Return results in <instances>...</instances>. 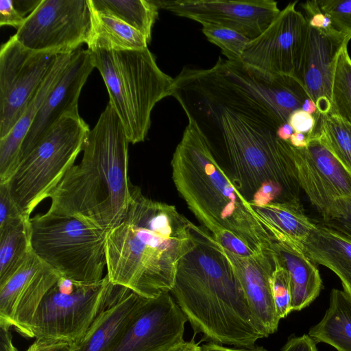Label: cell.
Returning <instances> with one entry per match:
<instances>
[{"label": "cell", "mask_w": 351, "mask_h": 351, "mask_svg": "<svg viewBox=\"0 0 351 351\" xmlns=\"http://www.w3.org/2000/svg\"><path fill=\"white\" fill-rule=\"evenodd\" d=\"M202 346L199 343H195L194 337L191 341H182L163 351H201Z\"/></svg>", "instance_id": "cell-43"}, {"label": "cell", "mask_w": 351, "mask_h": 351, "mask_svg": "<svg viewBox=\"0 0 351 351\" xmlns=\"http://www.w3.org/2000/svg\"><path fill=\"white\" fill-rule=\"evenodd\" d=\"M275 268L271 278V289L278 317L285 318L291 312V293L289 274L274 254Z\"/></svg>", "instance_id": "cell-33"}, {"label": "cell", "mask_w": 351, "mask_h": 351, "mask_svg": "<svg viewBox=\"0 0 351 351\" xmlns=\"http://www.w3.org/2000/svg\"><path fill=\"white\" fill-rule=\"evenodd\" d=\"M171 167L177 191L223 248L244 256L271 250V234L190 121Z\"/></svg>", "instance_id": "cell-3"}, {"label": "cell", "mask_w": 351, "mask_h": 351, "mask_svg": "<svg viewBox=\"0 0 351 351\" xmlns=\"http://www.w3.org/2000/svg\"><path fill=\"white\" fill-rule=\"evenodd\" d=\"M90 51L95 68L106 84L109 104L119 117L129 142L144 141L152 111L158 101L171 96L173 78L158 67L148 48Z\"/></svg>", "instance_id": "cell-6"}, {"label": "cell", "mask_w": 351, "mask_h": 351, "mask_svg": "<svg viewBox=\"0 0 351 351\" xmlns=\"http://www.w3.org/2000/svg\"><path fill=\"white\" fill-rule=\"evenodd\" d=\"M0 351H18L13 344L10 328L0 326Z\"/></svg>", "instance_id": "cell-42"}, {"label": "cell", "mask_w": 351, "mask_h": 351, "mask_svg": "<svg viewBox=\"0 0 351 351\" xmlns=\"http://www.w3.org/2000/svg\"><path fill=\"white\" fill-rule=\"evenodd\" d=\"M90 9L92 29L86 44L88 49L141 50L148 48L149 41L142 33L112 16L99 12L91 6Z\"/></svg>", "instance_id": "cell-25"}, {"label": "cell", "mask_w": 351, "mask_h": 351, "mask_svg": "<svg viewBox=\"0 0 351 351\" xmlns=\"http://www.w3.org/2000/svg\"><path fill=\"white\" fill-rule=\"evenodd\" d=\"M27 351H71V343L59 340L36 339Z\"/></svg>", "instance_id": "cell-39"}, {"label": "cell", "mask_w": 351, "mask_h": 351, "mask_svg": "<svg viewBox=\"0 0 351 351\" xmlns=\"http://www.w3.org/2000/svg\"><path fill=\"white\" fill-rule=\"evenodd\" d=\"M308 335L315 343H328L338 351H351V295L333 289L328 310Z\"/></svg>", "instance_id": "cell-24"}, {"label": "cell", "mask_w": 351, "mask_h": 351, "mask_svg": "<svg viewBox=\"0 0 351 351\" xmlns=\"http://www.w3.org/2000/svg\"><path fill=\"white\" fill-rule=\"evenodd\" d=\"M95 68L91 51L78 49L62 77L38 110L21 145L19 161L64 116L77 114L78 99L89 75ZM19 163V162H18Z\"/></svg>", "instance_id": "cell-16"}, {"label": "cell", "mask_w": 351, "mask_h": 351, "mask_svg": "<svg viewBox=\"0 0 351 351\" xmlns=\"http://www.w3.org/2000/svg\"><path fill=\"white\" fill-rule=\"evenodd\" d=\"M96 11L112 16L142 33L149 43L158 14L153 0H88Z\"/></svg>", "instance_id": "cell-28"}, {"label": "cell", "mask_w": 351, "mask_h": 351, "mask_svg": "<svg viewBox=\"0 0 351 351\" xmlns=\"http://www.w3.org/2000/svg\"><path fill=\"white\" fill-rule=\"evenodd\" d=\"M30 218H23L0 229V285L21 267L32 250Z\"/></svg>", "instance_id": "cell-27"}, {"label": "cell", "mask_w": 351, "mask_h": 351, "mask_svg": "<svg viewBox=\"0 0 351 351\" xmlns=\"http://www.w3.org/2000/svg\"><path fill=\"white\" fill-rule=\"evenodd\" d=\"M253 208L274 241H286L303 247L316 226L301 204L270 203Z\"/></svg>", "instance_id": "cell-23"}, {"label": "cell", "mask_w": 351, "mask_h": 351, "mask_svg": "<svg viewBox=\"0 0 351 351\" xmlns=\"http://www.w3.org/2000/svg\"><path fill=\"white\" fill-rule=\"evenodd\" d=\"M333 27L322 30L308 25V34L297 79L314 101L316 112L327 114L331 108V88L337 54L348 43Z\"/></svg>", "instance_id": "cell-18"}, {"label": "cell", "mask_w": 351, "mask_h": 351, "mask_svg": "<svg viewBox=\"0 0 351 351\" xmlns=\"http://www.w3.org/2000/svg\"><path fill=\"white\" fill-rule=\"evenodd\" d=\"M315 114V125L312 134L317 136L351 176V123L330 113Z\"/></svg>", "instance_id": "cell-29"}, {"label": "cell", "mask_w": 351, "mask_h": 351, "mask_svg": "<svg viewBox=\"0 0 351 351\" xmlns=\"http://www.w3.org/2000/svg\"><path fill=\"white\" fill-rule=\"evenodd\" d=\"M123 219L106 232L110 281L147 298L170 292L180 260L197 245L196 226L175 206L145 196L132 184Z\"/></svg>", "instance_id": "cell-2"}, {"label": "cell", "mask_w": 351, "mask_h": 351, "mask_svg": "<svg viewBox=\"0 0 351 351\" xmlns=\"http://www.w3.org/2000/svg\"><path fill=\"white\" fill-rule=\"evenodd\" d=\"M331 221H337L332 224L351 234V197L339 202L335 217Z\"/></svg>", "instance_id": "cell-38"}, {"label": "cell", "mask_w": 351, "mask_h": 351, "mask_svg": "<svg viewBox=\"0 0 351 351\" xmlns=\"http://www.w3.org/2000/svg\"><path fill=\"white\" fill-rule=\"evenodd\" d=\"M120 285L108 276L95 283L75 282L63 277L47 292L29 326L30 337L73 343L116 298Z\"/></svg>", "instance_id": "cell-9"}, {"label": "cell", "mask_w": 351, "mask_h": 351, "mask_svg": "<svg viewBox=\"0 0 351 351\" xmlns=\"http://www.w3.org/2000/svg\"><path fill=\"white\" fill-rule=\"evenodd\" d=\"M130 142L108 103L85 138L83 156L51 193L50 213L73 217L108 232L123 219L132 199Z\"/></svg>", "instance_id": "cell-5"}, {"label": "cell", "mask_w": 351, "mask_h": 351, "mask_svg": "<svg viewBox=\"0 0 351 351\" xmlns=\"http://www.w3.org/2000/svg\"><path fill=\"white\" fill-rule=\"evenodd\" d=\"M158 8L202 25L235 30L250 40L260 36L280 10L273 0H153Z\"/></svg>", "instance_id": "cell-14"}, {"label": "cell", "mask_w": 351, "mask_h": 351, "mask_svg": "<svg viewBox=\"0 0 351 351\" xmlns=\"http://www.w3.org/2000/svg\"><path fill=\"white\" fill-rule=\"evenodd\" d=\"M172 96L254 207L301 204L293 147L277 130L297 108L293 89L242 62L220 60L189 71Z\"/></svg>", "instance_id": "cell-1"}, {"label": "cell", "mask_w": 351, "mask_h": 351, "mask_svg": "<svg viewBox=\"0 0 351 351\" xmlns=\"http://www.w3.org/2000/svg\"><path fill=\"white\" fill-rule=\"evenodd\" d=\"M29 223L33 252L60 276L80 283L104 278L107 232L49 211Z\"/></svg>", "instance_id": "cell-7"}, {"label": "cell", "mask_w": 351, "mask_h": 351, "mask_svg": "<svg viewBox=\"0 0 351 351\" xmlns=\"http://www.w3.org/2000/svg\"><path fill=\"white\" fill-rule=\"evenodd\" d=\"M180 261L170 293L201 341L252 349L266 337L253 317L233 269L206 229Z\"/></svg>", "instance_id": "cell-4"}, {"label": "cell", "mask_w": 351, "mask_h": 351, "mask_svg": "<svg viewBox=\"0 0 351 351\" xmlns=\"http://www.w3.org/2000/svg\"><path fill=\"white\" fill-rule=\"evenodd\" d=\"M213 239L230 263L251 313L262 331L266 337L274 334L278 330L280 318L276 311L271 289L275 268L271 249L250 256H239L223 248Z\"/></svg>", "instance_id": "cell-17"}, {"label": "cell", "mask_w": 351, "mask_h": 351, "mask_svg": "<svg viewBox=\"0 0 351 351\" xmlns=\"http://www.w3.org/2000/svg\"><path fill=\"white\" fill-rule=\"evenodd\" d=\"M306 137V147H293L298 183L311 204L331 221L339 202L351 197V176L315 134Z\"/></svg>", "instance_id": "cell-13"}, {"label": "cell", "mask_w": 351, "mask_h": 351, "mask_svg": "<svg viewBox=\"0 0 351 351\" xmlns=\"http://www.w3.org/2000/svg\"><path fill=\"white\" fill-rule=\"evenodd\" d=\"M316 264L332 271L351 295V234L332 223L317 225L303 244Z\"/></svg>", "instance_id": "cell-20"}, {"label": "cell", "mask_w": 351, "mask_h": 351, "mask_svg": "<svg viewBox=\"0 0 351 351\" xmlns=\"http://www.w3.org/2000/svg\"><path fill=\"white\" fill-rule=\"evenodd\" d=\"M316 343L307 335L301 337H292L281 351H317Z\"/></svg>", "instance_id": "cell-40"}, {"label": "cell", "mask_w": 351, "mask_h": 351, "mask_svg": "<svg viewBox=\"0 0 351 351\" xmlns=\"http://www.w3.org/2000/svg\"><path fill=\"white\" fill-rule=\"evenodd\" d=\"M271 249L289 274L291 311H300L308 306L322 289V280L317 265L306 254L302 247L295 243L275 241Z\"/></svg>", "instance_id": "cell-21"}, {"label": "cell", "mask_w": 351, "mask_h": 351, "mask_svg": "<svg viewBox=\"0 0 351 351\" xmlns=\"http://www.w3.org/2000/svg\"><path fill=\"white\" fill-rule=\"evenodd\" d=\"M301 109L310 114H313L317 111L315 104L309 98L304 101Z\"/></svg>", "instance_id": "cell-46"}, {"label": "cell", "mask_w": 351, "mask_h": 351, "mask_svg": "<svg viewBox=\"0 0 351 351\" xmlns=\"http://www.w3.org/2000/svg\"><path fill=\"white\" fill-rule=\"evenodd\" d=\"M25 217L13 199L8 185L0 184V229Z\"/></svg>", "instance_id": "cell-35"}, {"label": "cell", "mask_w": 351, "mask_h": 351, "mask_svg": "<svg viewBox=\"0 0 351 351\" xmlns=\"http://www.w3.org/2000/svg\"><path fill=\"white\" fill-rule=\"evenodd\" d=\"M202 32L210 43L221 49L222 54L230 61H241L243 50L250 41L235 30L217 25H202Z\"/></svg>", "instance_id": "cell-32"}, {"label": "cell", "mask_w": 351, "mask_h": 351, "mask_svg": "<svg viewBox=\"0 0 351 351\" xmlns=\"http://www.w3.org/2000/svg\"><path fill=\"white\" fill-rule=\"evenodd\" d=\"M289 142L294 147H305L307 145V137L306 135H304L303 133L293 132L291 134Z\"/></svg>", "instance_id": "cell-44"}, {"label": "cell", "mask_w": 351, "mask_h": 351, "mask_svg": "<svg viewBox=\"0 0 351 351\" xmlns=\"http://www.w3.org/2000/svg\"><path fill=\"white\" fill-rule=\"evenodd\" d=\"M144 299L120 286L112 302L97 316L84 335L71 343V351H111Z\"/></svg>", "instance_id": "cell-19"}, {"label": "cell", "mask_w": 351, "mask_h": 351, "mask_svg": "<svg viewBox=\"0 0 351 351\" xmlns=\"http://www.w3.org/2000/svg\"><path fill=\"white\" fill-rule=\"evenodd\" d=\"M289 3L269 26L245 47L241 62L261 73L297 78L308 34L305 16Z\"/></svg>", "instance_id": "cell-12"}, {"label": "cell", "mask_w": 351, "mask_h": 351, "mask_svg": "<svg viewBox=\"0 0 351 351\" xmlns=\"http://www.w3.org/2000/svg\"><path fill=\"white\" fill-rule=\"evenodd\" d=\"M26 17L16 8L13 0L0 1V25L19 28Z\"/></svg>", "instance_id": "cell-36"}, {"label": "cell", "mask_w": 351, "mask_h": 351, "mask_svg": "<svg viewBox=\"0 0 351 351\" xmlns=\"http://www.w3.org/2000/svg\"><path fill=\"white\" fill-rule=\"evenodd\" d=\"M60 55L30 50L14 36L0 51V140L25 113Z\"/></svg>", "instance_id": "cell-11"}, {"label": "cell", "mask_w": 351, "mask_h": 351, "mask_svg": "<svg viewBox=\"0 0 351 351\" xmlns=\"http://www.w3.org/2000/svg\"><path fill=\"white\" fill-rule=\"evenodd\" d=\"M293 132L292 127L288 123H286L279 127L277 130V135L279 138L285 141H289Z\"/></svg>", "instance_id": "cell-45"}, {"label": "cell", "mask_w": 351, "mask_h": 351, "mask_svg": "<svg viewBox=\"0 0 351 351\" xmlns=\"http://www.w3.org/2000/svg\"><path fill=\"white\" fill-rule=\"evenodd\" d=\"M348 43L339 51L332 81L330 114L351 123V58Z\"/></svg>", "instance_id": "cell-31"}, {"label": "cell", "mask_w": 351, "mask_h": 351, "mask_svg": "<svg viewBox=\"0 0 351 351\" xmlns=\"http://www.w3.org/2000/svg\"><path fill=\"white\" fill-rule=\"evenodd\" d=\"M89 130L79 114L65 115L20 159L6 184L25 217L30 218L75 164Z\"/></svg>", "instance_id": "cell-8"}, {"label": "cell", "mask_w": 351, "mask_h": 351, "mask_svg": "<svg viewBox=\"0 0 351 351\" xmlns=\"http://www.w3.org/2000/svg\"><path fill=\"white\" fill-rule=\"evenodd\" d=\"M91 29L88 0H40L13 36L30 50L62 55L87 44Z\"/></svg>", "instance_id": "cell-10"}, {"label": "cell", "mask_w": 351, "mask_h": 351, "mask_svg": "<svg viewBox=\"0 0 351 351\" xmlns=\"http://www.w3.org/2000/svg\"><path fill=\"white\" fill-rule=\"evenodd\" d=\"M43 262L32 252L21 267L0 285V326H13V315L20 293Z\"/></svg>", "instance_id": "cell-30"}, {"label": "cell", "mask_w": 351, "mask_h": 351, "mask_svg": "<svg viewBox=\"0 0 351 351\" xmlns=\"http://www.w3.org/2000/svg\"><path fill=\"white\" fill-rule=\"evenodd\" d=\"M74 52L59 56L23 115L10 133L0 140V184L7 183L14 173L18 165L22 143L34 117L43 101L62 77Z\"/></svg>", "instance_id": "cell-22"}, {"label": "cell", "mask_w": 351, "mask_h": 351, "mask_svg": "<svg viewBox=\"0 0 351 351\" xmlns=\"http://www.w3.org/2000/svg\"><path fill=\"white\" fill-rule=\"evenodd\" d=\"M201 351H267L263 347H256L252 349L230 348L217 343L207 342L202 346Z\"/></svg>", "instance_id": "cell-41"}, {"label": "cell", "mask_w": 351, "mask_h": 351, "mask_svg": "<svg viewBox=\"0 0 351 351\" xmlns=\"http://www.w3.org/2000/svg\"><path fill=\"white\" fill-rule=\"evenodd\" d=\"M288 123L292 127L294 132H300L309 136L313 132L315 119L312 114L298 109L291 114Z\"/></svg>", "instance_id": "cell-37"}, {"label": "cell", "mask_w": 351, "mask_h": 351, "mask_svg": "<svg viewBox=\"0 0 351 351\" xmlns=\"http://www.w3.org/2000/svg\"><path fill=\"white\" fill-rule=\"evenodd\" d=\"M60 277L43 263L23 286L13 315V326L22 335L30 337L29 326L33 316L45 295Z\"/></svg>", "instance_id": "cell-26"}, {"label": "cell", "mask_w": 351, "mask_h": 351, "mask_svg": "<svg viewBox=\"0 0 351 351\" xmlns=\"http://www.w3.org/2000/svg\"><path fill=\"white\" fill-rule=\"evenodd\" d=\"M186 322L170 292L145 298L111 351H163L184 341Z\"/></svg>", "instance_id": "cell-15"}, {"label": "cell", "mask_w": 351, "mask_h": 351, "mask_svg": "<svg viewBox=\"0 0 351 351\" xmlns=\"http://www.w3.org/2000/svg\"><path fill=\"white\" fill-rule=\"evenodd\" d=\"M320 11L331 20L334 29L351 39V0H318Z\"/></svg>", "instance_id": "cell-34"}]
</instances>
